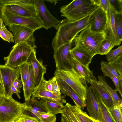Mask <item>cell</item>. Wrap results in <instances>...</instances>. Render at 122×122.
I'll return each instance as SVG.
<instances>
[{
  "label": "cell",
  "mask_w": 122,
  "mask_h": 122,
  "mask_svg": "<svg viewBox=\"0 0 122 122\" xmlns=\"http://www.w3.org/2000/svg\"><path fill=\"white\" fill-rule=\"evenodd\" d=\"M91 15L78 21L66 19L61 21L52 41L54 51L64 44L73 42L78 34L89 26V20Z\"/></svg>",
  "instance_id": "obj_1"
},
{
  "label": "cell",
  "mask_w": 122,
  "mask_h": 122,
  "mask_svg": "<svg viewBox=\"0 0 122 122\" xmlns=\"http://www.w3.org/2000/svg\"><path fill=\"white\" fill-rule=\"evenodd\" d=\"M99 6L94 0H74L60 8L61 16L69 20H79L91 14Z\"/></svg>",
  "instance_id": "obj_2"
},
{
  "label": "cell",
  "mask_w": 122,
  "mask_h": 122,
  "mask_svg": "<svg viewBox=\"0 0 122 122\" xmlns=\"http://www.w3.org/2000/svg\"><path fill=\"white\" fill-rule=\"evenodd\" d=\"M106 36L104 32H93L91 31L88 26L76 36L73 42L75 46L80 47L95 55L98 54L100 45Z\"/></svg>",
  "instance_id": "obj_3"
},
{
  "label": "cell",
  "mask_w": 122,
  "mask_h": 122,
  "mask_svg": "<svg viewBox=\"0 0 122 122\" xmlns=\"http://www.w3.org/2000/svg\"><path fill=\"white\" fill-rule=\"evenodd\" d=\"M26 104L0 95V122H11L23 114Z\"/></svg>",
  "instance_id": "obj_4"
},
{
  "label": "cell",
  "mask_w": 122,
  "mask_h": 122,
  "mask_svg": "<svg viewBox=\"0 0 122 122\" xmlns=\"http://www.w3.org/2000/svg\"><path fill=\"white\" fill-rule=\"evenodd\" d=\"M54 75L56 78L66 83L86 102L88 87L84 78L77 76L72 70L56 69Z\"/></svg>",
  "instance_id": "obj_5"
},
{
  "label": "cell",
  "mask_w": 122,
  "mask_h": 122,
  "mask_svg": "<svg viewBox=\"0 0 122 122\" xmlns=\"http://www.w3.org/2000/svg\"><path fill=\"white\" fill-rule=\"evenodd\" d=\"M34 49L25 42L15 44L8 55L4 57L5 65L12 68L19 66L27 62L29 56Z\"/></svg>",
  "instance_id": "obj_6"
},
{
  "label": "cell",
  "mask_w": 122,
  "mask_h": 122,
  "mask_svg": "<svg viewBox=\"0 0 122 122\" xmlns=\"http://www.w3.org/2000/svg\"><path fill=\"white\" fill-rule=\"evenodd\" d=\"M3 8L18 15L25 17L37 16L33 0H2Z\"/></svg>",
  "instance_id": "obj_7"
},
{
  "label": "cell",
  "mask_w": 122,
  "mask_h": 122,
  "mask_svg": "<svg viewBox=\"0 0 122 122\" xmlns=\"http://www.w3.org/2000/svg\"><path fill=\"white\" fill-rule=\"evenodd\" d=\"M2 16L4 23L8 26L12 24H16L27 27L35 31L42 28V23L37 16H21L9 12L3 8Z\"/></svg>",
  "instance_id": "obj_8"
},
{
  "label": "cell",
  "mask_w": 122,
  "mask_h": 122,
  "mask_svg": "<svg viewBox=\"0 0 122 122\" xmlns=\"http://www.w3.org/2000/svg\"><path fill=\"white\" fill-rule=\"evenodd\" d=\"M73 42L64 44L54 51L53 57L56 69L72 70L73 61L70 51Z\"/></svg>",
  "instance_id": "obj_9"
},
{
  "label": "cell",
  "mask_w": 122,
  "mask_h": 122,
  "mask_svg": "<svg viewBox=\"0 0 122 122\" xmlns=\"http://www.w3.org/2000/svg\"><path fill=\"white\" fill-rule=\"evenodd\" d=\"M37 16L41 21L42 27L47 30L53 27L57 30L61 21L58 20L49 12L44 1L42 0H33Z\"/></svg>",
  "instance_id": "obj_10"
},
{
  "label": "cell",
  "mask_w": 122,
  "mask_h": 122,
  "mask_svg": "<svg viewBox=\"0 0 122 122\" xmlns=\"http://www.w3.org/2000/svg\"><path fill=\"white\" fill-rule=\"evenodd\" d=\"M8 27L13 33L15 44L25 42L36 50V47L33 35L35 30L27 27L16 24H12Z\"/></svg>",
  "instance_id": "obj_11"
},
{
  "label": "cell",
  "mask_w": 122,
  "mask_h": 122,
  "mask_svg": "<svg viewBox=\"0 0 122 122\" xmlns=\"http://www.w3.org/2000/svg\"><path fill=\"white\" fill-rule=\"evenodd\" d=\"M0 70L4 90L3 95L7 97H12L11 88L15 80L18 79L20 76L19 67L12 68L5 64L0 65Z\"/></svg>",
  "instance_id": "obj_12"
},
{
  "label": "cell",
  "mask_w": 122,
  "mask_h": 122,
  "mask_svg": "<svg viewBox=\"0 0 122 122\" xmlns=\"http://www.w3.org/2000/svg\"><path fill=\"white\" fill-rule=\"evenodd\" d=\"M107 22V13L99 6L90 15L89 27L91 31L94 32H104Z\"/></svg>",
  "instance_id": "obj_13"
},
{
  "label": "cell",
  "mask_w": 122,
  "mask_h": 122,
  "mask_svg": "<svg viewBox=\"0 0 122 122\" xmlns=\"http://www.w3.org/2000/svg\"><path fill=\"white\" fill-rule=\"evenodd\" d=\"M36 50H34L30 54L27 62L32 64L34 73L33 91L39 86L44 78V74L46 73V67L42 62L39 61L36 55Z\"/></svg>",
  "instance_id": "obj_14"
},
{
  "label": "cell",
  "mask_w": 122,
  "mask_h": 122,
  "mask_svg": "<svg viewBox=\"0 0 122 122\" xmlns=\"http://www.w3.org/2000/svg\"><path fill=\"white\" fill-rule=\"evenodd\" d=\"M115 10L109 2L107 12V23L104 32L106 34V37L109 39L115 46H119L121 43L118 40L115 29Z\"/></svg>",
  "instance_id": "obj_15"
},
{
  "label": "cell",
  "mask_w": 122,
  "mask_h": 122,
  "mask_svg": "<svg viewBox=\"0 0 122 122\" xmlns=\"http://www.w3.org/2000/svg\"><path fill=\"white\" fill-rule=\"evenodd\" d=\"M56 79L61 92L65 95L70 96L76 106L84 109L86 107V102L66 83L59 79L56 78Z\"/></svg>",
  "instance_id": "obj_16"
},
{
  "label": "cell",
  "mask_w": 122,
  "mask_h": 122,
  "mask_svg": "<svg viewBox=\"0 0 122 122\" xmlns=\"http://www.w3.org/2000/svg\"><path fill=\"white\" fill-rule=\"evenodd\" d=\"M86 104L90 116L97 121L99 118V107L97 100L92 88H88Z\"/></svg>",
  "instance_id": "obj_17"
},
{
  "label": "cell",
  "mask_w": 122,
  "mask_h": 122,
  "mask_svg": "<svg viewBox=\"0 0 122 122\" xmlns=\"http://www.w3.org/2000/svg\"><path fill=\"white\" fill-rule=\"evenodd\" d=\"M70 52L73 59L83 65L88 67L92 62L93 57L95 55L76 46L71 49Z\"/></svg>",
  "instance_id": "obj_18"
},
{
  "label": "cell",
  "mask_w": 122,
  "mask_h": 122,
  "mask_svg": "<svg viewBox=\"0 0 122 122\" xmlns=\"http://www.w3.org/2000/svg\"><path fill=\"white\" fill-rule=\"evenodd\" d=\"M90 86L94 88L99 95L104 103L108 107L114 106L112 99L105 88L96 78L91 80Z\"/></svg>",
  "instance_id": "obj_19"
},
{
  "label": "cell",
  "mask_w": 122,
  "mask_h": 122,
  "mask_svg": "<svg viewBox=\"0 0 122 122\" xmlns=\"http://www.w3.org/2000/svg\"><path fill=\"white\" fill-rule=\"evenodd\" d=\"M92 88L99 109V118L97 121L98 122H116L112 116L108 108L104 103L99 95L94 88Z\"/></svg>",
  "instance_id": "obj_20"
},
{
  "label": "cell",
  "mask_w": 122,
  "mask_h": 122,
  "mask_svg": "<svg viewBox=\"0 0 122 122\" xmlns=\"http://www.w3.org/2000/svg\"><path fill=\"white\" fill-rule=\"evenodd\" d=\"M73 61L72 70L77 76L84 78L88 83H90L91 80L96 78L89 67L83 65L73 58Z\"/></svg>",
  "instance_id": "obj_21"
},
{
  "label": "cell",
  "mask_w": 122,
  "mask_h": 122,
  "mask_svg": "<svg viewBox=\"0 0 122 122\" xmlns=\"http://www.w3.org/2000/svg\"><path fill=\"white\" fill-rule=\"evenodd\" d=\"M40 101L44 106L46 112L54 115L63 113L64 106L62 102L50 101L42 98H41Z\"/></svg>",
  "instance_id": "obj_22"
},
{
  "label": "cell",
  "mask_w": 122,
  "mask_h": 122,
  "mask_svg": "<svg viewBox=\"0 0 122 122\" xmlns=\"http://www.w3.org/2000/svg\"><path fill=\"white\" fill-rule=\"evenodd\" d=\"M34 73L32 64L29 62V70L27 78L25 85L23 86V90L25 100H30L33 92V85Z\"/></svg>",
  "instance_id": "obj_23"
},
{
  "label": "cell",
  "mask_w": 122,
  "mask_h": 122,
  "mask_svg": "<svg viewBox=\"0 0 122 122\" xmlns=\"http://www.w3.org/2000/svg\"><path fill=\"white\" fill-rule=\"evenodd\" d=\"M66 96L64 95L62 97H60L52 92L45 90L34 91L32 95V96L39 99L44 98L50 101H60L64 103L66 102L64 99Z\"/></svg>",
  "instance_id": "obj_24"
},
{
  "label": "cell",
  "mask_w": 122,
  "mask_h": 122,
  "mask_svg": "<svg viewBox=\"0 0 122 122\" xmlns=\"http://www.w3.org/2000/svg\"><path fill=\"white\" fill-rule=\"evenodd\" d=\"M99 81L105 88L111 96L113 103L114 105L117 104H122V100L119 97L117 91L113 89L107 82L105 76H98Z\"/></svg>",
  "instance_id": "obj_25"
},
{
  "label": "cell",
  "mask_w": 122,
  "mask_h": 122,
  "mask_svg": "<svg viewBox=\"0 0 122 122\" xmlns=\"http://www.w3.org/2000/svg\"><path fill=\"white\" fill-rule=\"evenodd\" d=\"M61 121V122H79L75 115L72 105L69 103L64 106Z\"/></svg>",
  "instance_id": "obj_26"
},
{
  "label": "cell",
  "mask_w": 122,
  "mask_h": 122,
  "mask_svg": "<svg viewBox=\"0 0 122 122\" xmlns=\"http://www.w3.org/2000/svg\"><path fill=\"white\" fill-rule=\"evenodd\" d=\"M72 107L75 115L79 122H98L82 111L81 108L75 105H72Z\"/></svg>",
  "instance_id": "obj_27"
},
{
  "label": "cell",
  "mask_w": 122,
  "mask_h": 122,
  "mask_svg": "<svg viewBox=\"0 0 122 122\" xmlns=\"http://www.w3.org/2000/svg\"><path fill=\"white\" fill-rule=\"evenodd\" d=\"M0 37L9 43H14L13 34L8 30L4 24L3 20L1 19H0Z\"/></svg>",
  "instance_id": "obj_28"
},
{
  "label": "cell",
  "mask_w": 122,
  "mask_h": 122,
  "mask_svg": "<svg viewBox=\"0 0 122 122\" xmlns=\"http://www.w3.org/2000/svg\"><path fill=\"white\" fill-rule=\"evenodd\" d=\"M101 69L105 76L110 77L112 80L115 86V90L118 92L122 97V81H119L116 77L102 66H101Z\"/></svg>",
  "instance_id": "obj_29"
},
{
  "label": "cell",
  "mask_w": 122,
  "mask_h": 122,
  "mask_svg": "<svg viewBox=\"0 0 122 122\" xmlns=\"http://www.w3.org/2000/svg\"><path fill=\"white\" fill-rule=\"evenodd\" d=\"M115 46L112 42L106 36L100 45L98 54L102 55H107Z\"/></svg>",
  "instance_id": "obj_30"
},
{
  "label": "cell",
  "mask_w": 122,
  "mask_h": 122,
  "mask_svg": "<svg viewBox=\"0 0 122 122\" xmlns=\"http://www.w3.org/2000/svg\"><path fill=\"white\" fill-rule=\"evenodd\" d=\"M108 108L116 122H122V104H117Z\"/></svg>",
  "instance_id": "obj_31"
},
{
  "label": "cell",
  "mask_w": 122,
  "mask_h": 122,
  "mask_svg": "<svg viewBox=\"0 0 122 122\" xmlns=\"http://www.w3.org/2000/svg\"><path fill=\"white\" fill-rule=\"evenodd\" d=\"M115 24L117 37L119 41L121 43L122 40V13H116Z\"/></svg>",
  "instance_id": "obj_32"
},
{
  "label": "cell",
  "mask_w": 122,
  "mask_h": 122,
  "mask_svg": "<svg viewBox=\"0 0 122 122\" xmlns=\"http://www.w3.org/2000/svg\"><path fill=\"white\" fill-rule=\"evenodd\" d=\"M26 104L38 112H46L45 108L40 101H38L36 98L32 97L28 101H25Z\"/></svg>",
  "instance_id": "obj_33"
},
{
  "label": "cell",
  "mask_w": 122,
  "mask_h": 122,
  "mask_svg": "<svg viewBox=\"0 0 122 122\" xmlns=\"http://www.w3.org/2000/svg\"><path fill=\"white\" fill-rule=\"evenodd\" d=\"M109 63L117 71L122 79V55Z\"/></svg>",
  "instance_id": "obj_34"
},
{
  "label": "cell",
  "mask_w": 122,
  "mask_h": 122,
  "mask_svg": "<svg viewBox=\"0 0 122 122\" xmlns=\"http://www.w3.org/2000/svg\"><path fill=\"white\" fill-rule=\"evenodd\" d=\"M29 63L26 62L19 66L21 80L23 83V86H24L28 76L29 70Z\"/></svg>",
  "instance_id": "obj_35"
},
{
  "label": "cell",
  "mask_w": 122,
  "mask_h": 122,
  "mask_svg": "<svg viewBox=\"0 0 122 122\" xmlns=\"http://www.w3.org/2000/svg\"><path fill=\"white\" fill-rule=\"evenodd\" d=\"M122 55V45L117 48L111 50L106 55L107 61L109 63L115 59L119 56Z\"/></svg>",
  "instance_id": "obj_36"
},
{
  "label": "cell",
  "mask_w": 122,
  "mask_h": 122,
  "mask_svg": "<svg viewBox=\"0 0 122 122\" xmlns=\"http://www.w3.org/2000/svg\"><path fill=\"white\" fill-rule=\"evenodd\" d=\"M101 66L108 71L111 74L116 77L119 81H122L121 78L117 71L108 62L102 61L101 62Z\"/></svg>",
  "instance_id": "obj_37"
},
{
  "label": "cell",
  "mask_w": 122,
  "mask_h": 122,
  "mask_svg": "<svg viewBox=\"0 0 122 122\" xmlns=\"http://www.w3.org/2000/svg\"><path fill=\"white\" fill-rule=\"evenodd\" d=\"M40 117V122H55L56 119L55 115L46 112H41Z\"/></svg>",
  "instance_id": "obj_38"
},
{
  "label": "cell",
  "mask_w": 122,
  "mask_h": 122,
  "mask_svg": "<svg viewBox=\"0 0 122 122\" xmlns=\"http://www.w3.org/2000/svg\"><path fill=\"white\" fill-rule=\"evenodd\" d=\"M50 79L52 86L53 93L60 97H62L63 96H61L60 90L56 77L54 76Z\"/></svg>",
  "instance_id": "obj_39"
},
{
  "label": "cell",
  "mask_w": 122,
  "mask_h": 122,
  "mask_svg": "<svg viewBox=\"0 0 122 122\" xmlns=\"http://www.w3.org/2000/svg\"><path fill=\"white\" fill-rule=\"evenodd\" d=\"M116 13H122V0H109Z\"/></svg>",
  "instance_id": "obj_40"
},
{
  "label": "cell",
  "mask_w": 122,
  "mask_h": 122,
  "mask_svg": "<svg viewBox=\"0 0 122 122\" xmlns=\"http://www.w3.org/2000/svg\"><path fill=\"white\" fill-rule=\"evenodd\" d=\"M20 117L21 121L24 122H40L36 118L25 114L23 113Z\"/></svg>",
  "instance_id": "obj_41"
},
{
  "label": "cell",
  "mask_w": 122,
  "mask_h": 122,
  "mask_svg": "<svg viewBox=\"0 0 122 122\" xmlns=\"http://www.w3.org/2000/svg\"><path fill=\"white\" fill-rule=\"evenodd\" d=\"M109 3V0H99V6L105 12L107 13Z\"/></svg>",
  "instance_id": "obj_42"
},
{
  "label": "cell",
  "mask_w": 122,
  "mask_h": 122,
  "mask_svg": "<svg viewBox=\"0 0 122 122\" xmlns=\"http://www.w3.org/2000/svg\"><path fill=\"white\" fill-rule=\"evenodd\" d=\"M22 85L21 80L18 79H15L13 84V86L17 89L19 93L21 92L20 90Z\"/></svg>",
  "instance_id": "obj_43"
},
{
  "label": "cell",
  "mask_w": 122,
  "mask_h": 122,
  "mask_svg": "<svg viewBox=\"0 0 122 122\" xmlns=\"http://www.w3.org/2000/svg\"><path fill=\"white\" fill-rule=\"evenodd\" d=\"M17 89L13 85L11 89V95L12 96V95L14 93H15L18 98L19 99H20L21 97L19 95Z\"/></svg>",
  "instance_id": "obj_44"
},
{
  "label": "cell",
  "mask_w": 122,
  "mask_h": 122,
  "mask_svg": "<svg viewBox=\"0 0 122 122\" xmlns=\"http://www.w3.org/2000/svg\"><path fill=\"white\" fill-rule=\"evenodd\" d=\"M4 5L2 0H0V19H1L3 20L2 10Z\"/></svg>",
  "instance_id": "obj_45"
},
{
  "label": "cell",
  "mask_w": 122,
  "mask_h": 122,
  "mask_svg": "<svg viewBox=\"0 0 122 122\" xmlns=\"http://www.w3.org/2000/svg\"><path fill=\"white\" fill-rule=\"evenodd\" d=\"M4 90L3 86L0 83V93L2 95H4Z\"/></svg>",
  "instance_id": "obj_46"
},
{
  "label": "cell",
  "mask_w": 122,
  "mask_h": 122,
  "mask_svg": "<svg viewBox=\"0 0 122 122\" xmlns=\"http://www.w3.org/2000/svg\"><path fill=\"white\" fill-rule=\"evenodd\" d=\"M21 121L20 117L17 118L14 120L12 121L11 122H20Z\"/></svg>",
  "instance_id": "obj_47"
},
{
  "label": "cell",
  "mask_w": 122,
  "mask_h": 122,
  "mask_svg": "<svg viewBox=\"0 0 122 122\" xmlns=\"http://www.w3.org/2000/svg\"><path fill=\"white\" fill-rule=\"evenodd\" d=\"M46 1H48L50 2H51L52 3H55L56 2V3L57 2V1H58V0H45Z\"/></svg>",
  "instance_id": "obj_48"
},
{
  "label": "cell",
  "mask_w": 122,
  "mask_h": 122,
  "mask_svg": "<svg viewBox=\"0 0 122 122\" xmlns=\"http://www.w3.org/2000/svg\"><path fill=\"white\" fill-rule=\"evenodd\" d=\"M0 83L3 85V83L0 70Z\"/></svg>",
  "instance_id": "obj_49"
},
{
  "label": "cell",
  "mask_w": 122,
  "mask_h": 122,
  "mask_svg": "<svg viewBox=\"0 0 122 122\" xmlns=\"http://www.w3.org/2000/svg\"><path fill=\"white\" fill-rule=\"evenodd\" d=\"M20 122H24L21 121Z\"/></svg>",
  "instance_id": "obj_50"
},
{
  "label": "cell",
  "mask_w": 122,
  "mask_h": 122,
  "mask_svg": "<svg viewBox=\"0 0 122 122\" xmlns=\"http://www.w3.org/2000/svg\"><path fill=\"white\" fill-rule=\"evenodd\" d=\"M2 95L0 93V95Z\"/></svg>",
  "instance_id": "obj_51"
}]
</instances>
